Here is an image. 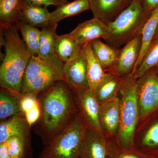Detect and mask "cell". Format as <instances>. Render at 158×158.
<instances>
[{"label": "cell", "mask_w": 158, "mask_h": 158, "mask_svg": "<svg viewBox=\"0 0 158 158\" xmlns=\"http://www.w3.org/2000/svg\"><path fill=\"white\" fill-rule=\"evenodd\" d=\"M37 98L41 114L34 130L44 146L73 122L80 110L75 94L63 81L38 94Z\"/></svg>", "instance_id": "obj_1"}, {"label": "cell", "mask_w": 158, "mask_h": 158, "mask_svg": "<svg viewBox=\"0 0 158 158\" xmlns=\"http://www.w3.org/2000/svg\"><path fill=\"white\" fill-rule=\"evenodd\" d=\"M18 31L17 25L1 26V43L5 55L0 67V86L21 93L23 77L31 56Z\"/></svg>", "instance_id": "obj_2"}, {"label": "cell", "mask_w": 158, "mask_h": 158, "mask_svg": "<svg viewBox=\"0 0 158 158\" xmlns=\"http://www.w3.org/2000/svg\"><path fill=\"white\" fill-rule=\"evenodd\" d=\"M64 64L56 54L47 58L31 56L23 77L21 93L38 94L63 81Z\"/></svg>", "instance_id": "obj_3"}, {"label": "cell", "mask_w": 158, "mask_h": 158, "mask_svg": "<svg viewBox=\"0 0 158 158\" xmlns=\"http://www.w3.org/2000/svg\"><path fill=\"white\" fill-rule=\"evenodd\" d=\"M137 79L131 74L125 77L119 90L120 120L115 140L123 148L136 149L134 135L139 121L137 96Z\"/></svg>", "instance_id": "obj_4"}, {"label": "cell", "mask_w": 158, "mask_h": 158, "mask_svg": "<svg viewBox=\"0 0 158 158\" xmlns=\"http://www.w3.org/2000/svg\"><path fill=\"white\" fill-rule=\"evenodd\" d=\"M150 12L143 11L139 0L131 2L114 20L106 23L109 32L106 42L118 49L141 34Z\"/></svg>", "instance_id": "obj_5"}, {"label": "cell", "mask_w": 158, "mask_h": 158, "mask_svg": "<svg viewBox=\"0 0 158 158\" xmlns=\"http://www.w3.org/2000/svg\"><path fill=\"white\" fill-rule=\"evenodd\" d=\"M87 127L81 115L50 143L38 158H83Z\"/></svg>", "instance_id": "obj_6"}, {"label": "cell", "mask_w": 158, "mask_h": 158, "mask_svg": "<svg viewBox=\"0 0 158 158\" xmlns=\"http://www.w3.org/2000/svg\"><path fill=\"white\" fill-rule=\"evenodd\" d=\"M139 121L158 110V72L155 67L137 79Z\"/></svg>", "instance_id": "obj_7"}, {"label": "cell", "mask_w": 158, "mask_h": 158, "mask_svg": "<svg viewBox=\"0 0 158 158\" xmlns=\"http://www.w3.org/2000/svg\"><path fill=\"white\" fill-rule=\"evenodd\" d=\"M136 150L153 158L158 156V118L153 114L138 122L134 135Z\"/></svg>", "instance_id": "obj_8"}, {"label": "cell", "mask_w": 158, "mask_h": 158, "mask_svg": "<svg viewBox=\"0 0 158 158\" xmlns=\"http://www.w3.org/2000/svg\"><path fill=\"white\" fill-rule=\"evenodd\" d=\"M142 44V35L138 34L118 49L114 65L106 72L125 77L132 73L139 59Z\"/></svg>", "instance_id": "obj_9"}, {"label": "cell", "mask_w": 158, "mask_h": 158, "mask_svg": "<svg viewBox=\"0 0 158 158\" xmlns=\"http://www.w3.org/2000/svg\"><path fill=\"white\" fill-rule=\"evenodd\" d=\"M63 81L74 93L89 88L87 77V59L84 48L63 66Z\"/></svg>", "instance_id": "obj_10"}, {"label": "cell", "mask_w": 158, "mask_h": 158, "mask_svg": "<svg viewBox=\"0 0 158 158\" xmlns=\"http://www.w3.org/2000/svg\"><path fill=\"white\" fill-rule=\"evenodd\" d=\"M74 94L77 100L80 115L86 127L102 133L98 120L99 104L95 91L88 88Z\"/></svg>", "instance_id": "obj_11"}, {"label": "cell", "mask_w": 158, "mask_h": 158, "mask_svg": "<svg viewBox=\"0 0 158 158\" xmlns=\"http://www.w3.org/2000/svg\"><path fill=\"white\" fill-rule=\"evenodd\" d=\"M69 34L83 47L94 40L102 38L106 40L109 37V32L106 23L94 17L79 24Z\"/></svg>", "instance_id": "obj_12"}, {"label": "cell", "mask_w": 158, "mask_h": 158, "mask_svg": "<svg viewBox=\"0 0 158 158\" xmlns=\"http://www.w3.org/2000/svg\"><path fill=\"white\" fill-rule=\"evenodd\" d=\"M98 120L106 138H116L120 120L119 98L99 104Z\"/></svg>", "instance_id": "obj_13"}, {"label": "cell", "mask_w": 158, "mask_h": 158, "mask_svg": "<svg viewBox=\"0 0 158 158\" xmlns=\"http://www.w3.org/2000/svg\"><path fill=\"white\" fill-rule=\"evenodd\" d=\"M94 17L104 22L113 21L126 9L128 0H88Z\"/></svg>", "instance_id": "obj_14"}, {"label": "cell", "mask_w": 158, "mask_h": 158, "mask_svg": "<svg viewBox=\"0 0 158 158\" xmlns=\"http://www.w3.org/2000/svg\"><path fill=\"white\" fill-rule=\"evenodd\" d=\"M31 127L24 115L12 116L1 121L0 143L6 142L13 136L31 138Z\"/></svg>", "instance_id": "obj_15"}, {"label": "cell", "mask_w": 158, "mask_h": 158, "mask_svg": "<svg viewBox=\"0 0 158 158\" xmlns=\"http://www.w3.org/2000/svg\"><path fill=\"white\" fill-rule=\"evenodd\" d=\"M50 12L47 7L35 6L23 1L19 22L31 27L43 28L50 25Z\"/></svg>", "instance_id": "obj_16"}, {"label": "cell", "mask_w": 158, "mask_h": 158, "mask_svg": "<svg viewBox=\"0 0 158 158\" xmlns=\"http://www.w3.org/2000/svg\"><path fill=\"white\" fill-rule=\"evenodd\" d=\"M83 158H107V138L103 133L87 128Z\"/></svg>", "instance_id": "obj_17"}, {"label": "cell", "mask_w": 158, "mask_h": 158, "mask_svg": "<svg viewBox=\"0 0 158 158\" xmlns=\"http://www.w3.org/2000/svg\"><path fill=\"white\" fill-rule=\"evenodd\" d=\"M23 94L16 93L2 88L0 90V120L15 116L25 114L21 107V101Z\"/></svg>", "instance_id": "obj_18"}, {"label": "cell", "mask_w": 158, "mask_h": 158, "mask_svg": "<svg viewBox=\"0 0 158 158\" xmlns=\"http://www.w3.org/2000/svg\"><path fill=\"white\" fill-rule=\"evenodd\" d=\"M107 73L94 91L99 104L118 97V92L124 81V77L114 74Z\"/></svg>", "instance_id": "obj_19"}, {"label": "cell", "mask_w": 158, "mask_h": 158, "mask_svg": "<svg viewBox=\"0 0 158 158\" xmlns=\"http://www.w3.org/2000/svg\"><path fill=\"white\" fill-rule=\"evenodd\" d=\"M87 59V77L89 88L95 89L107 75L94 53L90 42L83 47Z\"/></svg>", "instance_id": "obj_20"}, {"label": "cell", "mask_w": 158, "mask_h": 158, "mask_svg": "<svg viewBox=\"0 0 158 158\" xmlns=\"http://www.w3.org/2000/svg\"><path fill=\"white\" fill-rule=\"evenodd\" d=\"M90 9L88 0H75L71 2L57 7L56 9L50 12V24L52 25H58L60 21L80 14L86 10Z\"/></svg>", "instance_id": "obj_21"}, {"label": "cell", "mask_w": 158, "mask_h": 158, "mask_svg": "<svg viewBox=\"0 0 158 158\" xmlns=\"http://www.w3.org/2000/svg\"><path fill=\"white\" fill-rule=\"evenodd\" d=\"M92 50L105 72L112 68L118 57V49L108 44L102 42L100 39L90 42Z\"/></svg>", "instance_id": "obj_22"}, {"label": "cell", "mask_w": 158, "mask_h": 158, "mask_svg": "<svg viewBox=\"0 0 158 158\" xmlns=\"http://www.w3.org/2000/svg\"><path fill=\"white\" fill-rule=\"evenodd\" d=\"M83 48L69 34L58 36L55 44V54L62 62H69L74 58Z\"/></svg>", "instance_id": "obj_23"}, {"label": "cell", "mask_w": 158, "mask_h": 158, "mask_svg": "<svg viewBox=\"0 0 158 158\" xmlns=\"http://www.w3.org/2000/svg\"><path fill=\"white\" fill-rule=\"evenodd\" d=\"M158 24V6L155 9L151 11L149 17L141 31L142 44L141 52L135 67L132 73H131L132 74L135 73V72L141 65L144 55H145L151 42L155 36Z\"/></svg>", "instance_id": "obj_24"}, {"label": "cell", "mask_w": 158, "mask_h": 158, "mask_svg": "<svg viewBox=\"0 0 158 158\" xmlns=\"http://www.w3.org/2000/svg\"><path fill=\"white\" fill-rule=\"evenodd\" d=\"M23 0H0L1 26L17 25Z\"/></svg>", "instance_id": "obj_25"}, {"label": "cell", "mask_w": 158, "mask_h": 158, "mask_svg": "<svg viewBox=\"0 0 158 158\" xmlns=\"http://www.w3.org/2000/svg\"><path fill=\"white\" fill-rule=\"evenodd\" d=\"M20 31L22 40L31 57L40 56V31L37 27H31L19 22L17 24Z\"/></svg>", "instance_id": "obj_26"}, {"label": "cell", "mask_w": 158, "mask_h": 158, "mask_svg": "<svg viewBox=\"0 0 158 158\" xmlns=\"http://www.w3.org/2000/svg\"><path fill=\"white\" fill-rule=\"evenodd\" d=\"M57 25H49L42 28L40 37V56L47 58L55 54Z\"/></svg>", "instance_id": "obj_27"}, {"label": "cell", "mask_w": 158, "mask_h": 158, "mask_svg": "<svg viewBox=\"0 0 158 158\" xmlns=\"http://www.w3.org/2000/svg\"><path fill=\"white\" fill-rule=\"evenodd\" d=\"M158 65V34L154 37L144 55L141 65L133 74V76L136 79H139L148 71Z\"/></svg>", "instance_id": "obj_28"}, {"label": "cell", "mask_w": 158, "mask_h": 158, "mask_svg": "<svg viewBox=\"0 0 158 158\" xmlns=\"http://www.w3.org/2000/svg\"><path fill=\"white\" fill-rule=\"evenodd\" d=\"M7 142L12 158H33L31 138L13 136Z\"/></svg>", "instance_id": "obj_29"}, {"label": "cell", "mask_w": 158, "mask_h": 158, "mask_svg": "<svg viewBox=\"0 0 158 158\" xmlns=\"http://www.w3.org/2000/svg\"><path fill=\"white\" fill-rule=\"evenodd\" d=\"M107 158H153L137 150H129L119 146L115 138H107Z\"/></svg>", "instance_id": "obj_30"}, {"label": "cell", "mask_w": 158, "mask_h": 158, "mask_svg": "<svg viewBox=\"0 0 158 158\" xmlns=\"http://www.w3.org/2000/svg\"><path fill=\"white\" fill-rule=\"evenodd\" d=\"M23 94L22 98L21 101V107L23 113L25 114L27 112L39 104L37 98L38 94Z\"/></svg>", "instance_id": "obj_31"}, {"label": "cell", "mask_w": 158, "mask_h": 158, "mask_svg": "<svg viewBox=\"0 0 158 158\" xmlns=\"http://www.w3.org/2000/svg\"><path fill=\"white\" fill-rule=\"evenodd\" d=\"M32 5L47 7L50 6H62L68 3L66 0H24Z\"/></svg>", "instance_id": "obj_32"}, {"label": "cell", "mask_w": 158, "mask_h": 158, "mask_svg": "<svg viewBox=\"0 0 158 158\" xmlns=\"http://www.w3.org/2000/svg\"><path fill=\"white\" fill-rule=\"evenodd\" d=\"M40 114L41 112L39 104L25 114L26 119L31 127L38 121L40 117Z\"/></svg>", "instance_id": "obj_33"}, {"label": "cell", "mask_w": 158, "mask_h": 158, "mask_svg": "<svg viewBox=\"0 0 158 158\" xmlns=\"http://www.w3.org/2000/svg\"><path fill=\"white\" fill-rule=\"evenodd\" d=\"M143 11L149 13L158 6V0H139Z\"/></svg>", "instance_id": "obj_34"}, {"label": "cell", "mask_w": 158, "mask_h": 158, "mask_svg": "<svg viewBox=\"0 0 158 158\" xmlns=\"http://www.w3.org/2000/svg\"><path fill=\"white\" fill-rule=\"evenodd\" d=\"M0 158H12L7 141L0 143Z\"/></svg>", "instance_id": "obj_35"}, {"label": "cell", "mask_w": 158, "mask_h": 158, "mask_svg": "<svg viewBox=\"0 0 158 158\" xmlns=\"http://www.w3.org/2000/svg\"><path fill=\"white\" fill-rule=\"evenodd\" d=\"M158 24L157 27L156 31L155 36H156V35H158Z\"/></svg>", "instance_id": "obj_36"}, {"label": "cell", "mask_w": 158, "mask_h": 158, "mask_svg": "<svg viewBox=\"0 0 158 158\" xmlns=\"http://www.w3.org/2000/svg\"><path fill=\"white\" fill-rule=\"evenodd\" d=\"M154 67L156 69V70H157V71L158 72V65H157L156 66Z\"/></svg>", "instance_id": "obj_37"}, {"label": "cell", "mask_w": 158, "mask_h": 158, "mask_svg": "<svg viewBox=\"0 0 158 158\" xmlns=\"http://www.w3.org/2000/svg\"><path fill=\"white\" fill-rule=\"evenodd\" d=\"M130 2H132L133 1H135V0H128Z\"/></svg>", "instance_id": "obj_38"}]
</instances>
